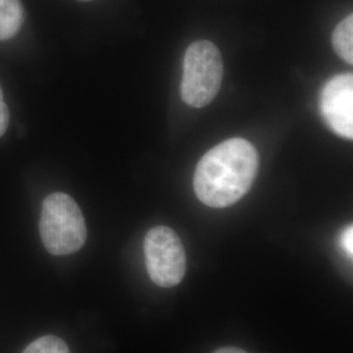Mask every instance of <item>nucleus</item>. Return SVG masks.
I'll return each mask as SVG.
<instances>
[{
  "mask_svg": "<svg viewBox=\"0 0 353 353\" xmlns=\"http://www.w3.org/2000/svg\"><path fill=\"white\" fill-rule=\"evenodd\" d=\"M335 52L347 63H353V16H347L332 33Z\"/></svg>",
  "mask_w": 353,
  "mask_h": 353,
  "instance_id": "0eeeda50",
  "label": "nucleus"
},
{
  "mask_svg": "<svg viewBox=\"0 0 353 353\" xmlns=\"http://www.w3.org/2000/svg\"><path fill=\"white\" fill-rule=\"evenodd\" d=\"M24 23L20 0H0V41L14 37Z\"/></svg>",
  "mask_w": 353,
  "mask_h": 353,
  "instance_id": "423d86ee",
  "label": "nucleus"
},
{
  "mask_svg": "<svg viewBox=\"0 0 353 353\" xmlns=\"http://www.w3.org/2000/svg\"><path fill=\"white\" fill-rule=\"evenodd\" d=\"M23 353H71L67 344L54 335H43L32 341Z\"/></svg>",
  "mask_w": 353,
  "mask_h": 353,
  "instance_id": "6e6552de",
  "label": "nucleus"
},
{
  "mask_svg": "<svg viewBox=\"0 0 353 353\" xmlns=\"http://www.w3.org/2000/svg\"><path fill=\"white\" fill-rule=\"evenodd\" d=\"M341 245L344 252L352 258L353 255V228L352 225L345 228L341 237Z\"/></svg>",
  "mask_w": 353,
  "mask_h": 353,
  "instance_id": "9d476101",
  "label": "nucleus"
},
{
  "mask_svg": "<svg viewBox=\"0 0 353 353\" xmlns=\"http://www.w3.org/2000/svg\"><path fill=\"white\" fill-rule=\"evenodd\" d=\"M223 76L224 63L219 48L205 39L191 43L183 59L182 100L195 109L210 105L221 88Z\"/></svg>",
  "mask_w": 353,
  "mask_h": 353,
  "instance_id": "7ed1b4c3",
  "label": "nucleus"
},
{
  "mask_svg": "<svg viewBox=\"0 0 353 353\" xmlns=\"http://www.w3.org/2000/svg\"><path fill=\"white\" fill-rule=\"evenodd\" d=\"M144 255L148 275L163 288L178 285L186 274V252L182 241L173 229L154 227L144 239Z\"/></svg>",
  "mask_w": 353,
  "mask_h": 353,
  "instance_id": "20e7f679",
  "label": "nucleus"
},
{
  "mask_svg": "<svg viewBox=\"0 0 353 353\" xmlns=\"http://www.w3.org/2000/svg\"><path fill=\"white\" fill-rule=\"evenodd\" d=\"M258 170V153L250 141L234 138L207 152L194 174L198 199L212 208H225L252 189Z\"/></svg>",
  "mask_w": 353,
  "mask_h": 353,
  "instance_id": "f257e3e1",
  "label": "nucleus"
},
{
  "mask_svg": "<svg viewBox=\"0 0 353 353\" xmlns=\"http://www.w3.org/2000/svg\"><path fill=\"white\" fill-rule=\"evenodd\" d=\"M214 353H248L239 348H233V347H227V348H220L217 351H214Z\"/></svg>",
  "mask_w": 353,
  "mask_h": 353,
  "instance_id": "9b49d317",
  "label": "nucleus"
},
{
  "mask_svg": "<svg viewBox=\"0 0 353 353\" xmlns=\"http://www.w3.org/2000/svg\"><path fill=\"white\" fill-rule=\"evenodd\" d=\"M81 1H90V0H81Z\"/></svg>",
  "mask_w": 353,
  "mask_h": 353,
  "instance_id": "f8f14e48",
  "label": "nucleus"
},
{
  "mask_svg": "<svg viewBox=\"0 0 353 353\" xmlns=\"http://www.w3.org/2000/svg\"><path fill=\"white\" fill-rule=\"evenodd\" d=\"M39 234L52 255L79 252L87 241V225L77 203L67 194H50L42 204Z\"/></svg>",
  "mask_w": 353,
  "mask_h": 353,
  "instance_id": "f03ea898",
  "label": "nucleus"
},
{
  "mask_svg": "<svg viewBox=\"0 0 353 353\" xmlns=\"http://www.w3.org/2000/svg\"><path fill=\"white\" fill-rule=\"evenodd\" d=\"M321 113L328 127L344 139H353V76H334L321 93Z\"/></svg>",
  "mask_w": 353,
  "mask_h": 353,
  "instance_id": "39448f33",
  "label": "nucleus"
},
{
  "mask_svg": "<svg viewBox=\"0 0 353 353\" xmlns=\"http://www.w3.org/2000/svg\"><path fill=\"white\" fill-rule=\"evenodd\" d=\"M8 125H10V112H8V106L4 102L3 92L0 88V137L6 134Z\"/></svg>",
  "mask_w": 353,
  "mask_h": 353,
  "instance_id": "1a4fd4ad",
  "label": "nucleus"
}]
</instances>
